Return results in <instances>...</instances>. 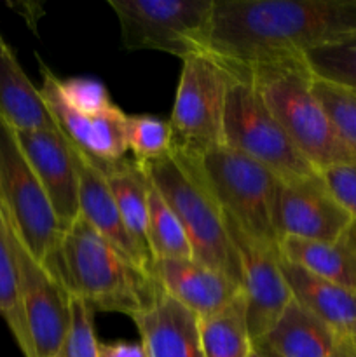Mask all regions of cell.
Returning <instances> with one entry per match:
<instances>
[{"label":"cell","mask_w":356,"mask_h":357,"mask_svg":"<svg viewBox=\"0 0 356 357\" xmlns=\"http://www.w3.org/2000/svg\"><path fill=\"white\" fill-rule=\"evenodd\" d=\"M351 33L356 0H215L206 51L230 70H248Z\"/></svg>","instance_id":"1"},{"label":"cell","mask_w":356,"mask_h":357,"mask_svg":"<svg viewBox=\"0 0 356 357\" xmlns=\"http://www.w3.org/2000/svg\"><path fill=\"white\" fill-rule=\"evenodd\" d=\"M51 265L66 291L93 309L135 316L159 293L154 275L136 267L82 216L61 234Z\"/></svg>","instance_id":"2"},{"label":"cell","mask_w":356,"mask_h":357,"mask_svg":"<svg viewBox=\"0 0 356 357\" xmlns=\"http://www.w3.org/2000/svg\"><path fill=\"white\" fill-rule=\"evenodd\" d=\"M230 72L257 87L269 110L314 169L356 164L314 93V75L304 56Z\"/></svg>","instance_id":"3"},{"label":"cell","mask_w":356,"mask_h":357,"mask_svg":"<svg viewBox=\"0 0 356 357\" xmlns=\"http://www.w3.org/2000/svg\"><path fill=\"white\" fill-rule=\"evenodd\" d=\"M142 166L152 187L184 225L194 260L222 272L241 286L239 260L227 230L225 213L209 188L198 159L173 149L170 155Z\"/></svg>","instance_id":"4"},{"label":"cell","mask_w":356,"mask_h":357,"mask_svg":"<svg viewBox=\"0 0 356 357\" xmlns=\"http://www.w3.org/2000/svg\"><path fill=\"white\" fill-rule=\"evenodd\" d=\"M194 157L225 216L255 239L279 246L274 206L281 180L257 160L223 143Z\"/></svg>","instance_id":"5"},{"label":"cell","mask_w":356,"mask_h":357,"mask_svg":"<svg viewBox=\"0 0 356 357\" xmlns=\"http://www.w3.org/2000/svg\"><path fill=\"white\" fill-rule=\"evenodd\" d=\"M223 145L257 160L285 183L316 173L272 115L257 87L234 75L223 115Z\"/></svg>","instance_id":"6"},{"label":"cell","mask_w":356,"mask_h":357,"mask_svg":"<svg viewBox=\"0 0 356 357\" xmlns=\"http://www.w3.org/2000/svg\"><path fill=\"white\" fill-rule=\"evenodd\" d=\"M0 211L31 257L52 260L63 229L17 136L0 119Z\"/></svg>","instance_id":"7"},{"label":"cell","mask_w":356,"mask_h":357,"mask_svg":"<svg viewBox=\"0 0 356 357\" xmlns=\"http://www.w3.org/2000/svg\"><path fill=\"white\" fill-rule=\"evenodd\" d=\"M234 80L225 63L208 51L181 59L173 110L168 119L175 149L198 155L223 143L227 93Z\"/></svg>","instance_id":"8"},{"label":"cell","mask_w":356,"mask_h":357,"mask_svg":"<svg viewBox=\"0 0 356 357\" xmlns=\"http://www.w3.org/2000/svg\"><path fill=\"white\" fill-rule=\"evenodd\" d=\"M129 51L150 49L184 59L206 51L215 0H108Z\"/></svg>","instance_id":"9"},{"label":"cell","mask_w":356,"mask_h":357,"mask_svg":"<svg viewBox=\"0 0 356 357\" xmlns=\"http://www.w3.org/2000/svg\"><path fill=\"white\" fill-rule=\"evenodd\" d=\"M7 230L16 257L21 307L35 357H54L70 326L72 295L51 265L31 257L9 223Z\"/></svg>","instance_id":"10"},{"label":"cell","mask_w":356,"mask_h":357,"mask_svg":"<svg viewBox=\"0 0 356 357\" xmlns=\"http://www.w3.org/2000/svg\"><path fill=\"white\" fill-rule=\"evenodd\" d=\"M227 230L237 253L241 291L246 302L251 345L260 340L292 302V291L281 271L279 246L255 239L225 216Z\"/></svg>","instance_id":"11"},{"label":"cell","mask_w":356,"mask_h":357,"mask_svg":"<svg viewBox=\"0 0 356 357\" xmlns=\"http://www.w3.org/2000/svg\"><path fill=\"white\" fill-rule=\"evenodd\" d=\"M353 222L351 215L328 190L320 171L279 185L274 206L278 241H334Z\"/></svg>","instance_id":"12"},{"label":"cell","mask_w":356,"mask_h":357,"mask_svg":"<svg viewBox=\"0 0 356 357\" xmlns=\"http://www.w3.org/2000/svg\"><path fill=\"white\" fill-rule=\"evenodd\" d=\"M40 94L51 112L54 124L63 132L70 145L86 155L98 169L119 162L128 157L124 122L126 114L119 107L105 114H80L63 103L54 86V73L42 61Z\"/></svg>","instance_id":"13"},{"label":"cell","mask_w":356,"mask_h":357,"mask_svg":"<svg viewBox=\"0 0 356 357\" xmlns=\"http://www.w3.org/2000/svg\"><path fill=\"white\" fill-rule=\"evenodd\" d=\"M16 136L65 230L80 216L79 173L72 145L59 129L16 132Z\"/></svg>","instance_id":"14"},{"label":"cell","mask_w":356,"mask_h":357,"mask_svg":"<svg viewBox=\"0 0 356 357\" xmlns=\"http://www.w3.org/2000/svg\"><path fill=\"white\" fill-rule=\"evenodd\" d=\"M154 278L171 298L198 317L218 312L243 293L237 282L194 258L154 261Z\"/></svg>","instance_id":"15"},{"label":"cell","mask_w":356,"mask_h":357,"mask_svg":"<svg viewBox=\"0 0 356 357\" xmlns=\"http://www.w3.org/2000/svg\"><path fill=\"white\" fill-rule=\"evenodd\" d=\"M131 319L149 357H205L198 316L163 288L154 302Z\"/></svg>","instance_id":"16"},{"label":"cell","mask_w":356,"mask_h":357,"mask_svg":"<svg viewBox=\"0 0 356 357\" xmlns=\"http://www.w3.org/2000/svg\"><path fill=\"white\" fill-rule=\"evenodd\" d=\"M72 149L73 155H75L77 173H79L80 216L105 241H108L122 257L128 258L131 264L145 271L147 274L154 275V261L143 255L138 244L133 241V237L126 230L121 215H119L117 204L114 201V195H112L107 180H105V174L86 155H82L75 146H72Z\"/></svg>","instance_id":"17"},{"label":"cell","mask_w":356,"mask_h":357,"mask_svg":"<svg viewBox=\"0 0 356 357\" xmlns=\"http://www.w3.org/2000/svg\"><path fill=\"white\" fill-rule=\"evenodd\" d=\"M281 271L295 302L323 321L337 340L356 347V293L304 271L281 257Z\"/></svg>","instance_id":"18"},{"label":"cell","mask_w":356,"mask_h":357,"mask_svg":"<svg viewBox=\"0 0 356 357\" xmlns=\"http://www.w3.org/2000/svg\"><path fill=\"white\" fill-rule=\"evenodd\" d=\"M335 345L334 331L292 298L253 351L260 357H332Z\"/></svg>","instance_id":"19"},{"label":"cell","mask_w":356,"mask_h":357,"mask_svg":"<svg viewBox=\"0 0 356 357\" xmlns=\"http://www.w3.org/2000/svg\"><path fill=\"white\" fill-rule=\"evenodd\" d=\"M279 253L290 264L356 293V222L334 241H279Z\"/></svg>","instance_id":"20"},{"label":"cell","mask_w":356,"mask_h":357,"mask_svg":"<svg viewBox=\"0 0 356 357\" xmlns=\"http://www.w3.org/2000/svg\"><path fill=\"white\" fill-rule=\"evenodd\" d=\"M0 119L16 132L58 129L40 89L31 84L9 45L0 52Z\"/></svg>","instance_id":"21"},{"label":"cell","mask_w":356,"mask_h":357,"mask_svg":"<svg viewBox=\"0 0 356 357\" xmlns=\"http://www.w3.org/2000/svg\"><path fill=\"white\" fill-rule=\"evenodd\" d=\"M108 188L117 204L119 215L129 236L133 237L147 258L154 261L147 244V222H149V194L150 180L145 167L135 159H122L105 167Z\"/></svg>","instance_id":"22"},{"label":"cell","mask_w":356,"mask_h":357,"mask_svg":"<svg viewBox=\"0 0 356 357\" xmlns=\"http://www.w3.org/2000/svg\"><path fill=\"white\" fill-rule=\"evenodd\" d=\"M198 319L205 357H250L253 345L243 293L218 312Z\"/></svg>","instance_id":"23"},{"label":"cell","mask_w":356,"mask_h":357,"mask_svg":"<svg viewBox=\"0 0 356 357\" xmlns=\"http://www.w3.org/2000/svg\"><path fill=\"white\" fill-rule=\"evenodd\" d=\"M0 316L6 319L23 356L35 357L27 321H24L23 307H21L16 257H14L13 246H10L9 230H7L2 211H0Z\"/></svg>","instance_id":"24"},{"label":"cell","mask_w":356,"mask_h":357,"mask_svg":"<svg viewBox=\"0 0 356 357\" xmlns=\"http://www.w3.org/2000/svg\"><path fill=\"white\" fill-rule=\"evenodd\" d=\"M147 244L154 261L194 258L184 225L168 202L161 197L159 192L152 187V183L149 194Z\"/></svg>","instance_id":"25"},{"label":"cell","mask_w":356,"mask_h":357,"mask_svg":"<svg viewBox=\"0 0 356 357\" xmlns=\"http://www.w3.org/2000/svg\"><path fill=\"white\" fill-rule=\"evenodd\" d=\"M124 135L128 152L140 164H150L173 152V131L168 119L150 114H126Z\"/></svg>","instance_id":"26"},{"label":"cell","mask_w":356,"mask_h":357,"mask_svg":"<svg viewBox=\"0 0 356 357\" xmlns=\"http://www.w3.org/2000/svg\"><path fill=\"white\" fill-rule=\"evenodd\" d=\"M304 59L316 79L356 93V33L311 49L304 54Z\"/></svg>","instance_id":"27"},{"label":"cell","mask_w":356,"mask_h":357,"mask_svg":"<svg viewBox=\"0 0 356 357\" xmlns=\"http://www.w3.org/2000/svg\"><path fill=\"white\" fill-rule=\"evenodd\" d=\"M314 93L330 117L339 138L356 159V93L314 77Z\"/></svg>","instance_id":"28"},{"label":"cell","mask_w":356,"mask_h":357,"mask_svg":"<svg viewBox=\"0 0 356 357\" xmlns=\"http://www.w3.org/2000/svg\"><path fill=\"white\" fill-rule=\"evenodd\" d=\"M54 86L66 107L80 114H105L117 105L112 101L110 93L101 80L93 77H70L59 79L54 75Z\"/></svg>","instance_id":"29"},{"label":"cell","mask_w":356,"mask_h":357,"mask_svg":"<svg viewBox=\"0 0 356 357\" xmlns=\"http://www.w3.org/2000/svg\"><path fill=\"white\" fill-rule=\"evenodd\" d=\"M70 326L54 357H100L93 309L77 296L70 300Z\"/></svg>","instance_id":"30"},{"label":"cell","mask_w":356,"mask_h":357,"mask_svg":"<svg viewBox=\"0 0 356 357\" xmlns=\"http://www.w3.org/2000/svg\"><path fill=\"white\" fill-rule=\"evenodd\" d=\"M320 174L332 195L356 222V164H337L321 169Z\"/></svg>","instance_id":"31"},{"label":"cell","mask_w":356,"mask_h":357,"mask_svg":"<svg viewBox=\"0 0 356 357\" xmlns=\"http://www.w3.org/2000/svg\"><path fill=\"white\" fill-rule=\"evenodd\" d=\"M100 357H149L142 342H100Z\"/></svg>","instance_id":"32"},{"label":"cell","mask_w":356,"mask_h":357,"mask_svg":"<svg viewBox=\"0 0 356 357\" xmlns=\"http://www.w3.org/2000/svg\"><path fill=\"white\" fill-rule=\"evenodd\" d=\"M332 357H356V347L349 342L337 340V345H335V351Z\"/></svg>","instance_id":"33"},{"label":"cell","mask_w":356,"mask_h":357,"mask_svg":"<svg viewBox=\"0 0 356 357\" xmlns=\"http://www.w3.org/2000/svg\"><path fill=\"white\" fill-rule=\"evenodd\" d=\"M6 47H7L6 40H3V38H2V35H0V52H2L3 49H6Z\"/></svg>","instance_id":"34"},{"label":"cell","mask_w":356,"mask_h":357,"mask_svg":"<svg viewBox=\"0 0 356 357\" xmlns=\"http://www.w3.org/2000/svg\"><path fill=\"white\" fill-rule=\"evenodd\" d=\"M250 357H260V356H258V354H257V352H255V351H251V354H250Z\"/></svg>","instance_id":"35"}]
</instances>
